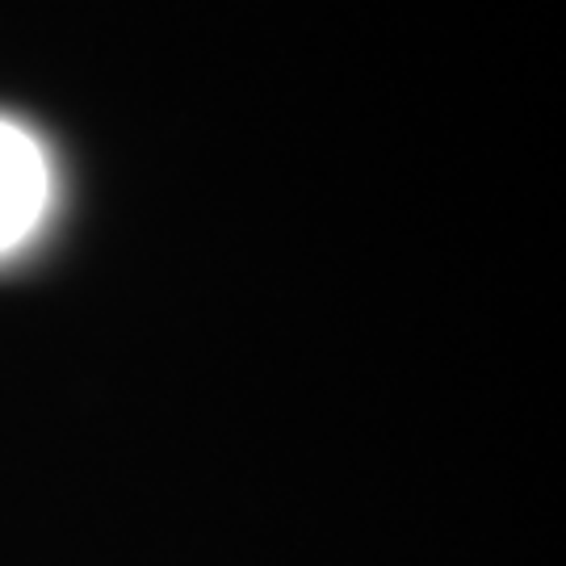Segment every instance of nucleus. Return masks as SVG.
I'll return each mask as SVG.
<instances>
[{
	"mask_svg": "<svg viewBox=\"0 0 566 566\" xmlns=\"http://www.w3.org/2000/svg\"><path fill=\"white\" fill-rule=\"evenodd\" d=\"M51 202V164L42 143L0 118V252H13L42 223Z\"/></svg>",
	"mask_w": 566,
	"mask_h": 566,
	"instance_id": "nucleus-1",
	"label": "nucleus"
}]
</instances>
